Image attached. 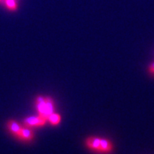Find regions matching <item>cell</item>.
<instances>
[{"label":"cell","mask_w":154,"mask_h":154,"mask_svg":"<svg viewBox=\"0 0 154 154\" xmlns=\"http://www.w3.org/2000/svg\"><path fill=\"white\" fill-rule=\"evenodd\" d=\"M6 4H7V7L11 10H16L17 9V5L14 0H6Z\"/></svg>","instance_id":"cell-6"},{"label":"cell","mask_w":154,"mask_h":154,"mask_svg":"<svg viewBox=\"0 0 154 154\" xmlns=\"http://www.w3.org/2000/svg\"><path fill=\"white\" fill-rule=\"evenodd\" d=\"M47 119L38 116V117H30L25 120V124L27 126H42L47 122Z\"/></svg>","instance_id":"cell-2"},{"label":"cell","mask_w":154,"mask_h":154,"mask_svg":"<svg viewBox=\"0 0 154 154\" xmlns=\"http://www.w3.org/2000/svg\"><path fill=\"white\" fill-rule=\"evenodd\" d=\"M19 137L22 138L23 139L25 140H31L34 137L33 132L31 131L30 130L25 129V128H22L20 134H19Z\"/></svg>","instance_id":"cell-5"},{"label":"cell","mask_w":154,"mask_h":154,"mask_svg":"<svg viewBox=\"0 0 154 154\" xmlns=\"http://www.w3.org/2000/svg\"><path fill=\"white\" fill-rule=\"evenodd\" d=\"M48 121L52 126H57L59 125L61 121V116L59 113H52L48 118Z\"/></svg>","instance_id":"cell-3"},{"label":"cell","mask_w":154,"mask_h":154,"mask_svg":"<svg viewBox=\"0 0 154 154\" xmlns=\"http://www.w3.org/2000/svg\"><path fill=\"white\" fill-rule=\"evenodd\" d=\"M8 127L9 130H10L12 133H14V134H16L17 136H19V134H20L21 130H22V128H21L17 123H15L14 121H10L8 123Z\"/></svg>","instance_id":"cell-4"},{"label":"cell","mask_w":154,"mask_h":154,"mask_svg":"<svg viewBox=\"0 0 154 154\" xmlns=\"http://www.w3.org/2000/svg\"><path fill=\"white\" fill-rule=\"evenodd\" d=\"M148 72L150 74L154 76V62L150 63L149 67H148Z\"/></svg>","instance_id":"cell-7"},{"label":"cell","mask_w":154,"mask_h":154,"mask_svg":"<svg viewBox=\"0 0 154 154\" xmlns=\"http://www.w3.org/2000/svg\"><path fill=\"white\" fill-rule=\"evenodd\" d=\"M84 144L88 150L96 153L110 154L114 149L113 144L110 140L97 136H88L84 140Z\"/></svg>","instance_id":"cell-1"}]
</instances>
